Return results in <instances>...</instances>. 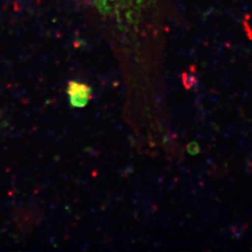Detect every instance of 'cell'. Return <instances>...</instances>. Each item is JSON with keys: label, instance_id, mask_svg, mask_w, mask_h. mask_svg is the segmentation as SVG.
<instances>
[{"label": "cell", "instance_id": "2", "mask_svg": "<svg viewBox=\"0 0 252 252\" xmlns=\"http://www.w3.org/2000/svg\"><path fill=\"white\" fill-rule=\"evenodd\" d=\"M68 95L70 103L75 108H84L92 98V90L84 83L71 81L68 85Z\"/></svg>", "mask_w": 252, "mask_h": 252}, {"label": "cell", "instance_id": "1", "mask_svg": "<svg viewBox=\"0 0 252 252\" xmlns=\"http://www.w3.org/2000/svg\"><path fill=\"white\" fill-rule=\"evenodd\" d=\"M101 15L122 32L136 30L143 24L155 0H90Z\"/></svg>", "mask_w": 252, "mask_h": 252}]
</instances>
